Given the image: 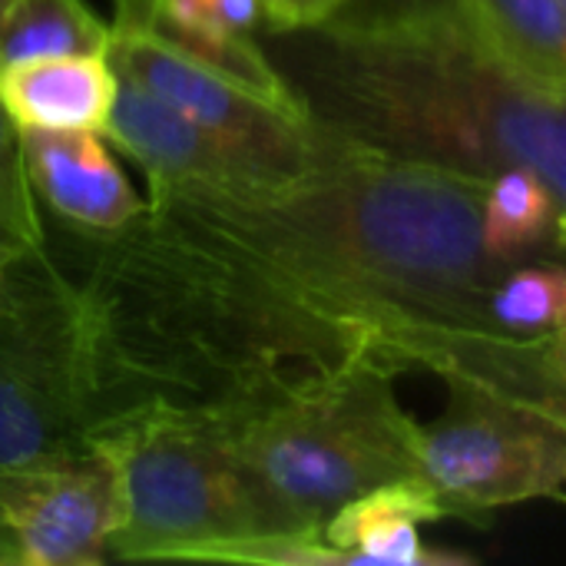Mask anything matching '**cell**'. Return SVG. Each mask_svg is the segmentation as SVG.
I'll use <instances>...</instances> for the list:
<instances>
[{
    "mask_svg": "<svg viewBox=\"0 0 566 566\" xmlns=\"http://www.w3.org/2000/svg\"><path fill=\"white\" fill-rule=\"evenodd\" d=\"M33 192L66 222L113 235L146 212L96 129H20Z\"/></svg>",
    "mask_w": 566,
    "mask_h": 566,
    "instance_id": "11",
    "label": "cell"
},
{
    "mask_svg": "<svg viewBox=\"0 0 566 566\" xmlns=\"http://www.w3.org/2000/svg\"><path fill=\"white\" fill-rule=\"evenodd\" d=\"M109 20V63L206 126L239 156H245L269 179H295L308 172L332 146L335 136L315 119H295L199 60L149 17L146 0H113Z\"/></svg>",
    "mask_w": 566,
    "mask_h": 566,
    "instance_id": "6",
    "label": "cell"
},
{
    "mask_svg": "<svg viewBox=\"0 0 566 566\" xmlns=\"http://www.w3.org/2000/svg\"><path fill=\"white\" fill-rule=\"evenodd\" d=\"M395 361L401 371L428 368L441 378L471 381L566 431V371L547 358L541 338L488 328L418 332L395 345Z\"/></svg>",
    "mask_w": 566,
    "mask_h": 566,
    "instance_id": "10",
    "label": "cell"
},
{
    "mask_svg": "<svg viewBox=\"0 0 566 566\" xmlns=\"http://www.w3.org/2000/svg\"><path fill=\"white\" fill-rule=\"evenodd\" d=\"M484 189L338 136L295 179L149 189L133 226L86 232L123 381L139 401L235 411L365 352L398 368L418 332H491L511 265L481 245Z\"/></svg>",
    "mask_w": 566,
    "mask_h": 566,
    "instance_id": "1",
    "label": "cell"
},
{
    "mask_svg": "<svg viewBox=\"0 0 566 566\" xmlns=\"http://www.w3.org/2000/svg\"><path fill=\"white\" fill-rule=\"evenodd\" d=\"M139 405L86 275L46 245L17 255L0 282V468L83 451Z\"/></svg>",
    "mask_w": 566,
    "mask_h": 566,
    "instance_id": "4",
    "label": "cell"
},
{
    "mask_svg": "<svg viewBox=\"0 0 566 566\" xmlns=\"http://www.w3.org/2000/svg\"><path fill=\"white\" fill-rule=\"evenodd\" d=\"M153 20L182 40L252 33L265 13L259 0H146Z\"/></svg>",
    "mask_w": 566,
    "mask_h": 566,
    "instance_id": "19",
    "label": "cell"
},
{
    "mask_svg": "<svg viewBox=\"0 0 566 566\" xmlns=\"http://www.w3.org/2000/svg\"><path fill=\"white\" fill-rule=\"evenodd\" d=\"M564 7H566V0H564Z\"/></svg>",
    "mask_w": 566,
    "mask_h": 566,
    "instance_id": "25",
    "label": "cell"
},
{
    "mask_svg": "<svg viewBox=\"0 0 566 566\" xmlns=\"http://www.w3.org/2000/svg\"><path fill=\"white\" fill-rule=\"evenodd\" d=\"M458 10L501 63L566 106L564 0H458Z\"/></svg>",
    "mask_w": 566,
    "mask_h": 566,
    "instance_id": "14",
    "label": "cell"
},
{
    "mask_svg": "<svg viewBox=\"0 0 566 566\" xmlns=\"http://www.w3.org/2000/svg\"><path fill=\"white\" fill-rule=\"evenodd\" d=\"M295 33L289 83L325 133L478 179L534 169L566 209V106L501 63L458 7Z\"/></svg>",
    "mask_w": 566,
    "mask_h": 566,
    "instance_id": "2",
    "label": "cell"
},
{
    "mask_svg": "<svg viewBox=\"0 0 566 566\" xmlns=\"http://www.w3.org/2000/svg\"><path fill=\"white\" fill-rule=\"evenodd\" d=\"M566 239V209L534 169H504L481 199V245L501 265H517L544 242Z\"/></svg>",
    "mask_w": 566,
    "mask_h": 566,
    "instance_id": "15",
    "label": "cell"
},
{
    "mask_svg": "<svg viewBox=\"0 0 566 566\" xmlns=\"http://www.w3.org/2000/svg\"><path fill=\"white\" fill-rule=\"evenodd\" d=\"M451 398L434 424H421V474L451 517L560 497L566 488V431L494 391L444 378Z\"/></svg>",
    "mask_w": 566,
    "mask_h": 566,
    "instance_id": "7",
    "label": "cell"
},
{
    "mask_svg": "<svg viewBox=\"0 0 566 566\" xmlns=\"http://www.w3.org/2000/svg\"><path fill=\"white\" fill-rule=\"evenodd\" d=\"M454 7L458 0H355L342 17H405V13H434Z\"/></svg>",
    "mask_w": 566,
    "mask_h": 566,
    "instance_id": "21",
    "label": "cell"
},
{
    "mask_svg": "<svg viewBox=\"0 0 566 566\" xmlns=\"http://www.w3.org/2000/svg\"><path fill=\"white\" fill-rule=\"evenodd\" d=\"M103 136L143 169L149 189L282 182L269 179L206 126L129 76H119L116 103Z\"/></svg>",
    "mask_w": 566,
    "mask_h": 566,
    "instance_id": "9",
    "label": "cell"
},
{
    "mask_svg": "<svg viewBox=\"0 0 566 566\" xmlns=\"http://www.w3.org/2000/svg\"><path fill=\"white\" fill-rule=\"evenodd\" d=\"M10 3H13V0H0V17L7 13V7H10Z\"/></svg>",
    "mask_w": 566,
    "mask_h": 566,
    "instance_id": "24",
    "label": "cell"
},
{
    "mask_svg": "<svg viewBox=\"0 0 566 566\" xmlns=\"http://www.w3.org/2000/svg\"><path fill=\"white\" fill-rule=\"evenodd\" d=\"M123 517L119 468L99 441L63 458L0 468V537L10 564H106Z\"/></svg>",
    "mask_w": 566,
    "mask_h": 566,
    "instance_id": "8",
    "label": "cell"
},
{
    "mask_svg": "<svg viewBox=\"0 0 566 566\" xmlns=\"http://www.w3.org/2000/svg\"><path fill=\"white\" fill-rule=\"evenodd\" d=\"M13 259H17V255H3V252H0V282H3V275H7V269H10Z\"/></svg>",
    "mask_w": 566,
    "mask_h": 566,
    "instance_id": "23",
    "label": "cell"
},
{
    "mask_svg": "<svg viewBox=\"0 0 566 566\" xmlns=\"http://www.w3.org/2000/svg\"><path fill=\"white\" fill-rule=\"evenodd\" d=\"M96 441L113 454L126 501L109 560L232 564L255 541L298 534L239 468L209 411L146 401Z\"/></svg>",
    "mask_w": 566,
    "mask_h": 566,
    "instance_id": "5",
    "label": "cell"
},
{
    "mask_svg": "<svg viewBox=\"0 0 566 566\" xmlns=\"http://www.w3.org/2000/svg\"><path fill=\"white\" fill-rule=\"evenodd\" d=\"M106 50L109 23L86 0H13L0 17V66Z\"/></svg>",
    "mask_w": 566,
    "mask_h": 566,
    "instance_id": "16",
    "label": "cell"
},
{
    "mask_svg": "<svg viewBox=\"0 0 566 566\" xmlns=\"http://www.w3.org/2000/svg\"><path fill=\"white\" fill-rule=\"evenodd\" d=\"M541 345H544V352H547V358L557 365V368H564L566 371V325L557 332V335H551V338H541Z\"/></svg>",
    "mask_w": 566,
    "mask_h": 566,
    "instance_id": "22",
    "label": "cell"
},
{
    "mask_svg": "<svg viewBox=\"0 0 566 566\" xmlns=\"http://www.w3.org/2000/svg\"><path fill=\"white\" fill-rule=\"evenodd\" d=\"M119 90L106 53L40 56L0 66V103L20 129L103 133Z\"/></svg>",
    "mask_w": 566,
    "mask_h": 566,
    "instance_id": "13",
    "label": "cell"
},
{
    "mask_svg": "<svg viewBox=\"0 0 566 566\" xmlns=\"http://www.w3.org/2000/svg\"><path fill=\"white\" fill-rule=\"evenodd\" d=\"M43 245L46 229L23 159V133L0 103V252L23 255Z\"/></svg>",
    "mask_w": 566,
    "mask_h": 566,
    "instance_id": "18",
    "label": "cell"
},
{
    "mask_svg": "<svg viewBox=\"0 0 566 566\" xmlns=\"http://www.w3.org/2000/svg\"><path fill=\"white\" fill-rule=\"evenodd\" d=\"M491 332L551 338L566 325L564 265H511L488 295Z\"/></svg>",
    "mask_w": 566,
    "mask_h": 566,
    "instance_id": "17",
    "label": "cell"
},
{
    "mask_svg": "<svg viewBox=\"0 0 566 566\" xmlns=\"http://www.w3.org/2000/svg\"><path fill=\"white\" fill-rule=\"evenodd\" d=\"M265 23L279 33H295L342 17L355 0H259Z\"/></svg>",
    "mask_w": 566,
    "mask_h": 566,
    "instance_id": "20",
    "label": "cell"
},
{
    "mask_svg": "<svg viewBox=\"0 0 566 566\" xmlns=\"http://www.w3.org/2000/svg\"><path fill=\"white\" fill-rule=\"evenodd\" d=\"M444 517H451V507L428 478H401L342 504L322 524V537L348 557V566L474 564L464 554L424 551L421 527Z\"/></svg>",
    "mask_w": 566,
    "mask_h": 566,
    "instance_id": "12",
    "label": "cell"
},
{
    "mask_svg": "<svg viewBox=\"0 0 566 566\" xmlns=\"http://www.w3.org/2000/svg\"><path fill=\"white\" fill-rule=\"evenodd\" d=\"M401 371L375 352L212 415L226 448L259 494L298 531L352 497L421 474V424L401 408Z\"/></svg>",
    "mask_w": 566,
    "mask_h": 566,
    "instance_id": "3",
    "label": "cell"
}]
</instances>
